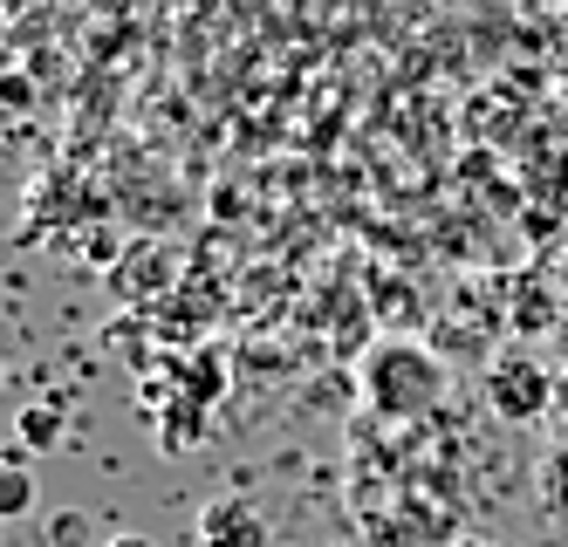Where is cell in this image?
Wrapping results in <instances>:
<instances>
[{"label":"cell","instance_id":"obj_8","mask_svg":"<svg viewBox=\"0 0 568 547\" xmlns=\"http://www.w3.org/2000/svg\"><path fill=\"white\" fill-rule=\"evenodd\" d=\"M466 547H500V540H466Z\"/></svg>","mask_w":568,"mask_h":547},{"label":"cell","instance_id":"obj_1","mask_svg":"<svg viewBox=\"0 0 568 547\" xmlns=\"http://www.w3.org/2000/svg\"><path fill=\"white\" fill-rule=\"evenodd\" d=\"M445 363L418 343H404V335H390V343H377L371 356H363V397H371L377 417H390V425H418V417H432L445 404Z\"/></svg>","mask_w":568,"mask_h":547},{"label":"cell","instance_id":"obj_4","mask_svg":"<svg viewBox=\"0 0 568 547\" xmlns=\"http://www.w3.org/2000/svg\"><path fill=\"white\" fill-rule=\"evenodd\" d=\"M34 499H42L34 466H28V458H0V520H28Z\"/></svg>","mask_w":568,"mask_h":547},{"label":"cell","instance_id":"obj_9","mask_svg":"<svg viewBox=\"0 0 568 547\" xmlns=\"http://www.w3.org/2000/svg\"><path fill=\"white\" fill-rule=\"evenodd\" d=\"M0 384H8V369H0Z\"/></svg>","mask_w":568,"mask_h":547},{"label":"cell","instance_id":"obj_3","mask_svg":"<svg viewBox=\"0 0 568 547\" xmlns=\"http://www.w3.org/2000/svg\"><path fill=\"white\" fill-rule=\"evenodd\" d=\"M192 540H199V547H267L274 527H267V514L254 507L247 493H220V499H206V507H199Z\"/></svg>","mask_w":568,"mask_h":547},{"label":"cell","instance_id":"obj_6","mask_svg":"<svg viewBox=\"0 0 568 547\" xmlns=\"http://www.w3.org/2000/svg\"><path fill=\"white\" fill-rule=\"evenodd\" d=\"M49 540H55V547H83V540H90V520H83V514H55V520H49Z\"/></svg>","mask_w":568,"mask_h":547},{"label":"cell","instance_id":"obj_5","mask_svg":"<svg viewBox=\"0 0 568 547\" xmlns=\"http://www.w3.org/2000/svg\"><path fill=\"white\" fill-rule=\"evenodd\" d=\"M14 438H21L28 452H55V445H62V404H55V397L28 404V411L14 417Z\"/></svg>","mask_w":568,"mask_h":547},{"label":"cell","instance_id":"obj_7","mask_svg":"<svg viewBox=\"0 0 568 547\" xmlns=\"http://www.w3.org/2000/svg\"><path fill=\"white\" fill-rule=\"evenodd\" d=\"M103 547H151L144 534H116V540H103Z\"/></svg>","mask_w":568,"mask_h":547},{"label":"cell","instance_id":"obj_2","mask_svg":"<svg viewBox=\"0 0 568 547\" xmlns=\"http://www.w3.org/2000/svg\"><path fill=\"white\" fill-rule=\"evenodd\" d=\"M486 404H494L507 425H535V417L555 404V376L541 363H527V356H500L486 369Z\"/></svg>","mask_w":568,"mask_h":547}]
</instances>
